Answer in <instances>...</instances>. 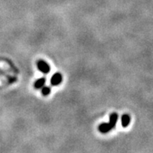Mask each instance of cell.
<instances>
[{
  "mask_svg": "<svg viewBox=\"0 0 153 153\" xmlns=\"http://www.w3.org/2000/svg\"><path fill=\"white\" fill-rule=\"evenodd\" d=\"M37 66H38V70H40L42 74H49V71H50V66L44 60H39V61H38Z\"/></svg>",
  "mask_w": 153,
  "mask_h": 153,
  "instance_id": "1",
  "label": "cell"
},
{
  "mask_svg": "<svg viewBox=\"0 0 153 153\" xmlns=\"http://www.w3.org/2000/svg\"><path fill=\"white\" fill-rule=\"evenodd\" d=\"M63 81V76L60 73H55V74L52 75L51 80H50V83L52 86H57L60 85Z\"/></svg>",
  "mask_w": 153,
  "mask_h": 153,
  "instance_id": "2",
  "label": "cell"
},
{
  "mask_svg": "<svg viewBox=\"0 0 153 153\" xmlns=\"http://www.w3.org/2000/svg\"><path fill=\"white\" fill-rule=\"evenodd\" d=\"M113 128H111V126L109 125V123H101L99 126H98V130H99L101 133L102 134H106V133H108V132L110 131Z\"/></svg>",
  "mask_w": 153,
  "mask_h": 153,
  "instance_id": "3",
  "label": "cell"
},
{
  "mask_svg": "<svg viewBox=\"0 0 153 153\" xmlns=\"http://www.w3.org/2000/svg\"><path fill=\"white\" fill-rule=\"evenodd\" d=\"M117 119H118V114L116 113H113L110 114V117H109V125L111 126V128H115L116 127V124H117Z\"/></svg>",
  "mask_w": 153,
  "mask_h": 153,
  "instance_id": "4",
  "label": "cell"
},
{
  "mask_svg": "<svg viewBox=\"0 0 153 153\" xmlns=\"http://www.w3.org/2000/svg\"><path fill=\"white\" fill-rule=\"evenodd\" d=\"M130 122V117L128 114H123L121 118V124L123 128H127Z\"/></svg>",
  "mask_w": 153,
  "mask_h": 153,
  "instance_id": "5",
  "label": "cell"
},
{
  "mask_svg": "<svg viewBox=\"0 0 153 153\" xmlns=\"http://www.w3.org/2000/svg\"><path fill=\"white\" fill-rule=\"evenodd\" d=\"M45 82H46V79L45 77H41L38 80H37L34 83V87L36 89H39V88H42V87L45 85Z\"/></svg>",
  "mask_w": 153,
  "mask_h": 153,
  "instance_id": "6",
  "label": "cell"
},
{
  "mask_svg": "<svg viewBox=\"0 0 153 153\" xmlns=\"http://www.w3.org/2000/svg\"><path fill=\"white\" fill-rule=\"evenodd\" d=\"M42 88V93L43 95L47 96L51 93V88H50L49 87H47V86H45V87H44V86H43Z\"/></svg>",
  "mask_w": 153,
  "mask_h": 153,
  "instance_id": "7",
  "label": "cell"
}]
</instances>
